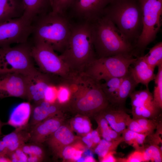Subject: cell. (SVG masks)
Instances as JSON below:
<instances>
[{
  "instance_id": "8d00e7d4",
  "label": "cell",
  "mask_w": 162,
  "mask_h": 162,
  "mask_svg": "<svg viewBox=\"0 0 162 162\" xmlns=\"http://www.w3.org/2000/svg\"><path fill=\"white\" fill-rule=\"evenodd\" d=\"M146 132L148 136L154 134V130L157 128L158 123L156 120L144 118H134Z\"/></svg>"
},
{
  "instance_id": "f546056e",
  "label": "cell",
  "mask_w": 162,
  "mask_h": 162,
  "mask_svg": "<svg viewBox=\"0 0 162 162\" xmlns=\"http://www.w3.org/2000/svg\"><path fill=\"white\" fill-rule=\"evenodd\" d=\"M123 142L124 140L122 136L119 139L112 141H108L104 139H101L95 147L94 152L98 155L100 160L109 152L116 151L119 144Z\"/></svg>"
},
{
  "instance_id": "52a82bcc",
  "label": "cell",
  "mask_w": 162,
  "mask_h": 162,
  "mask_svg": "<svg viewBox=\"0 0 162 162\" xmlns=\"http://www.w3.org/2000/svg\"><path fill=\"white\" fill-rule=\"evenodd\" d=\"M31 46L28 41L12 47H0V75L17 73L26 75L35 69Z\"/></svg>"
},
{
  "instance_id": "9a60e30c",
  "label": "cell",
  "mask_w": 162,
  "mask_h": 162,
  "mask_svg": "<svg viewBox=\"0 0 162 162\" xmlns=\"http://www.w3.org/2000/svg\"><path fill=\"white\" fill-rule=\"evenodd\" d=\"M55 115L31 127L30 131L31 142L41 144L46 141L62 125L61 119Z\"/></svg>"
},
{
  "instance_id": "7bdbcfd3",
  "label": "cell",
  "mask_w": 162,
  "mask_h": 162,
  "mask_svg": "<svg viewBox=\"0 0 162 162\" xmlns=\"http://www.w3.org/2000/svg\"><path fill=\"white\" fill-rule=\"evenodd\" d=\"M82 140L88 148H91L94 147L91 132L86 134V135L82 138Z\"/></svg>"
},
{
  "instance_id": "277c9868",
  "label": "cell",
  "mask_w": 162,
  "mask_h": 162,
  "mask_svg": "<svg viewBox=\"0 0 162 162\" xmlns=\"http://www.w3.org/2000/svg\"><path fill=\"white\" fill-rule=\"evenodd\" d=\"M59 56L75 75L82 73L96 58L90 22L74 23L68 44Z\"/></svg>"
},
{
  "instance_id": "d6986e66",
  "label": "cell",
  "mask_w": 162,
  "mask_h": 162,
  "mask_svg": "<svg viewBox=\"0 0 162 162\" xmlns=\"http://www.w3.org/2000/svg\"><path fill=\"white\" fill-rule=\"evenodd\" d=\"M75 138L68 127L62 125L46 141L52 149L58 154L63 148L73 143Z\"/></svg>"
},
{
  "instance_id": "4fadbf2b",
  "label": "cell",
  "mask_w": 162,
  "mask_h": 162,
  "mask_svg": "<svg viewBox=\"0 0 162 162\" xmlns=\"http://www.w3.org/2000/svg\"><path fill=\"white\" fill-rule=\"evenodd\" d=\"M133 118H147L156 120L161 110L153 101V95L149 88L134 90L130 95Z\"/></svg>"
},
{
  "instance_id": "4dcf8cb0",
  "label": "cell",
  "mask_w": 162,
  "mask_h": 162,
  "mask_svg": "<svg viewBox=\"0 0 162 162\" xmlns=\"http://www.w3.org/2000/svg\"><path fill=\"white\" fill-rule=\"evenodd\" d=\"M158 71L154 79L153 101L154 104L161 110L162 109V64L158 66Z\"/></svg>"
},
{
  "instance_id": "60d3db41",
  "label": "cell",
  "mask_w": 162,
  "mask_h": 162,
  "mask_svg": "<svg viewBox=\"0 0 162 162\" xmlns=\"http://www.w3.org/2000/svg\"><path fill=\"white\" fill-rule=\"evenodd\" d=\"M127 127L128 129L132 131L139 133L145 134L147 135L145 131L141 128L138 122L134 118H131Z\"/></svg>"
},
{
  "instance_id": "f1b7e54d",
  "label": "cell",
  "mask_w": 162,
  "mask_h": 162,
  "mask_svg": "<svg viewBox=\"0 0 162 162\" xmlns=\"http://www.w3.org/2000/svg\"><path fill=\"white\" fill-rule=\"evenodd\" d=\"M146 63L151 67L155 68L162 64V42L156 44L149 49L148 53L142 56Z\"/></svg>"
},
{
  "instance_id": "5bb4252c",
  "label": "cell",
  "mask_w": 162,
  "mask_h": 162,
  "mask_svg": "<svg viewBox=\"0 0 162 162\" xmlns=\"http://www.w3.org/2000/svg\"><path fill=\"white\" fill-rule=\"evenodd\" d=\"M26 98V76L17 73L0 75V98Z\"/></svg>"
},
{
  "instance_id": "1f68e13d",
  "label": "cell",
  "mask_w": 162,
  "mask_h": 162,
  "mask_svg": "<svg viewBox=\"0 0 162 162\" xmlns=\"http://www.w3.org/2000/svg\"><path fill=\"white\" fill-rule=\"evenodd\" d=\"M144 162H161L162 161V147L151 143L142 151Z\"/></svg>"
},
{
  "instance_id": "836d02e7",
  "label": "cell",
  "mask_w": 162,
  "mask_h": 162,
  "mask_svg": "<svg viewBox=\"0 0 162 162\" xmlns=\"http://www.w3.org/2000/svg\"><path fill=\"white\" fill-rule=\"evenodd\" d=\"M74 130L79 134H85L91 132V127L88 119L82 116H77L72 122Z\"/></svg>"
},
{
  "instance_id": "b9f144b4",
  "label": "cell",
  "mask_w": 162,
  "mask_h": 162,
  "mask_svg": "<svg viewBox=\"0 0 162 162\" xmlns=\"http://www.w3.org/2000/svg\"><path fill=\"white\" fill-rule=\"evenodd\" d=\"M115 153L116 151L109 152L100 159V161L103 162H117V159L113 155Z\"/></svg>"
},
{
  "instance_id": "603a6c76",
  "label": "cell",
  "mask_w": 162,
  "mask_h": 162,
  "mask_svg": "<svg viewBox=\"0 0 162 162\" xmlns=\"http://www.w3.org/2000/svg\"><path fill=\"white\" fill-rule=\"evenodd\" d=\"M24 129V128L16 129L14 131L4 136L2 138V140L7 149V155L20 148L30 140V132Z\"/></svg>"
},
{
  "instance_id": "bcb514c9",
  "label": "cell",
  "mask_w": 162,
  "mask_h": 162,
  "mask_svg": "<svg viewBox=\"0 0 162 162\" xmlns=\"http://www.w3.org/2000/svg\"><path fill=\"white\" fill-rule=\"evenodd\" d=\"M85 162H95L96 160L94 158L92 155H89L84 157Z\"/></svg>"
},
{
  "instance_id": "8fae6325",
  "label": "cell",
  "mask_w": 162,
  "mask_h": 162,
  "mask_svg": "<svg viewBox=\"0 0 162 162\" xmlns=\"http://www.w3.org/2000/svg\"><path fill=\"white\" fill-rule=\"evenodd\" d=\"M111 0H74L68 11L71 19L79 22H92L103 15L104 10Z\"/></svg>"
},
{
  "instance_id": "ac0fdd59",
  "label": "cell",
  "mask_w": 162,
  "mask_h": 162,
  "mask_svg": "<svg viewBox=\"0 0 162 162\" xmlns=\"http://www.w3.org/2000/svg\"><path fill=\"white\" fill-rule=\"evenodd\" d=\"M132 64L133 67L130 66L129 70L136 82L148 88L149 83L155 77L154 68L150 66L142 56L136 57Z\"/></svg>"
},
{
  "instance_id": "30bf717a",
  "label": "cell",
  "mask_w": 162,
  "mask_h": 162,
  "mask_svg": "<svg viewBox=\"0 0 162 162\" xmlns=\"http://www.w3.org/2000/svg\"><path fill=\"white\" fill-rule=\"evenodd\" d=\"M32 22L22 15L0 23V47L27 42L32 32Z\"/></svg>"
},
{
  "instance_id": "d590c367",
  "label": "cell",
  "mask_w": 162,
  "mask_h": 162,
  "mask_svg": "<svg viewBox=\"0 0 162 162\" xmlns=\"http://www.w3.org/2000/svg\"><path fill=\"white\" fill-rule=\"evenodd\" d=\"M74 0H50L52 11L60 14H66Z\"/></svg>"
},
{
  "instance_id": "2e32d148",
  "label": "cell",
  "mask_w": 162,
  "mask_h": 162,
  "mask_svg": "<svg viewBox=\"0 0 162 162\" xmlns=\"http://www.w3.org/2000/svg\"><path fill=\"white\" fill-rule=\"evenodd\" d=\"M111 128L121 134L131 119L125 107L110 104L101 112Z\"/></svg>"
},
{
  "instance_id": "ba28073f",
  "label": "cell",
  "mask_w": 162,
  "mask_h": 162,
  "mask_svg": "<svg viewBox=\"0 0 162 162\" xmlns=\"http://www.w3.org/2000/svg\"><path fill=\"white\" fill-rule=\"evenodd\" d=\"M134 57L118 55L96 58L82 73L98 81L110 78L124 77L136 59Z\"/></svg>"
},
{
  "instance_id": "7c38bea8",
  "label": "cell",
  "mask_w": 162,
  "mask_h": 162,
  "mask_svg": "<svg viewBox=\"0 0 162 162\" xmlns=\"http://www.w3.org/2000/svg\"><path fill=\"white\" fill-rule=\"evenodd\" d=\"M26 98L35 103L44 100L45 91L49 85L59 84L63 80L57 76L46 74L34 69L26 75Z\"/></svg>"
},
{
  "instance_id": "ab89813d",
  "label": "cell",
  "mask_w": 162,
  "mask_h": 162,
  "mask_svg": "<svg viewBox=\"0 0 162 162\" xmlns=\"http://www.w3.org/2000/svg\"><path fill=\"white\" fill-rule=\"evenodd\" d=\"M117 162H144L142 151L135 150L126 158H118Z\"/></svg>"
},
{
  "instance_id": "ffe728a7",
  "label": "cell",
  "mask_w": 162,
  "mask_h": 162,
  "mask_svg": "<svg viewBox=\"0 0 162 162\" xmlns=\"http://www.w3.org/2000/svg\"><path fill=\"white\" fill-rule=\"evenodd\" d=\"M32 107L29 102L21 103L11 111L8 121L4 125H11L16 129L24 128L28 124Z\"/></svg>"
},
{
  "instance_id": "74e56055",
  "label": "cell",
  "mask_w": 162,
  "mask_h": 162,
  "mask_svg": "<svg viewBox=\"0 0 162 162\" xmlns=\"http://www.w3.org/2000/svg\"><path fill=\"white\" fill-rule=\"evenodd\" d=\"M58 85L52 84L47 87L44 93V100L50 103L57 101V86Z\"/></svg>"
},
{
  "instance_id": "4316f807",
  "label": "cell",
  "mask_w": 162,
  "mask_h": 162,
  "mask_svg": "<svg viewBox=\"0 0 162 162\" xmlns=\"http://www.w3.org/2000/svg\"><path fill=\"white\" fill-rule=\"evenodd\" d=\"M124 142L132 146L136 150L142 151L144 143L148 135L132 131L126 128L122 133Z\"/></svg>"
},
{
  "instance_id": "5b68a950",
  "label": "cell",
  "mask_w": 162,
  "mask_h": 162,
  "mask_svg": "<svg viewBox=\"0 0 162 162\" xmlns=\"http://www.w3.org/2000/svg\"><path fill=\"white\" fill-rule=\"evenodd\" d=\"M103 16L113 22L135 48L143 29L142 13L138 0H111Z\"/></svg>"
},
{
  "instance_id": "8992f818",
  "label": "cell",
  "mask_w": 162,
  "mask_h": 162,
  "mask_svg": "<svg viewBox=\"0 0 162 162\" xmlns=\"http://www.w3.org/2000/svg\"><path fill=\"white\" fill-rule=\"evenodd\" d=\"M142 13L143 29L135 46L136 57L144 55L147 46L155 39L162 24V0H138Z\"/></svg>"
},
{
  "instance_id": "3957f363",
  "label": "cell",
  "mask_w": 162,
  "mask_h": 162,
  "mask_svg": "<svg viewBox=\"0 0 162 162\" xmlns=\"http://www.w3.org/2000/svg\"><path fill=\"white\" fill-rule=\"evenodd\" d=\"M96 58L122 55L135 57V48L110 20L103 16L90 22Z\"/></svg>"
},
{
  "instance_id": "cb8c5ba5",
  "label": "cell",
  "mask_w": 162,
  "mask_h": 162,
  "mask_svg": "<svg viewBox=\"0 0 162 162\" xmlns=\"http://www.w3.org/2000/svg\"><path fill=\"white\" fill-rule=\"evenodd\" d=\"M138 84L129 71L124 77L120 85L115 105L125 107L126 101Z\"/></svg>"
},
{
  "instance_id": "d4e9b609",
  "label": "cell",
  "mask_w": 162,
  "mask_h": 162,
  "mask_svg": "<svg viewBox=\"0 0 162 162\" xmlns=\"http://www.w3.org/2000/svg\"><path fill=\"white\" fill-rule=\"evenodd\" d=\"M124 76L108 78L102 80L104 81L103 83L100 82L101 88L110 104L116 105L119 87Z\"/></svg>"
},
{
  "instance_id": "ee69618b",
  "label": "cell",
  "mask_w": 162,
  "mask_h": 162,
  "mask_svg": "<svg viewBox=\"0 0 162 162\" xmlns=\"http://www.w3.org/2000/svg\"><path fill=\"white\" fill-rule=\"evenodd\" d=\"M92 140L95 147L101 140L100 134L98 129L92 130L91 131Z\"/></svg>"
},
{
  "instance_id": "7402d4cb",
  "label": "cell",
  "mask_w": 162,
  "mask_h": 162,
  "mask_svg": "<svg viewBox=\"0 0 162 162\" xmlns=\"http://www.w3.org/2000/svg\"><path fill=\"white\" fill-rule=\"evenodd\" d=\"M23 16L32 22L41 14L52 11L50 0H22Z\"/></svg>"
},
{
  "instance_id": "6da1fadb",
  "label": "cell",
  "mask_w": 162,
  "mask_h": 162,
  "mask_svg": "<svg viewBox=\"0 0 162 162\" xmlns=\"http://www.w3.org/2000/svg\"><path fill=\"white\" fill-rule=\"evenodd\" d=\"M71 20L67 14L52 11L38 16L32 22L33 43H44L61 53L71 36L74 25Z\"/></svg>"
},
{
  "instance_id": "7a4b0ae2",
  "label": "cell",
  "mask_w": 162,
  "mask_h": 162,
  "mask_svg": "<svg viewBox=\"0 0 162 162\" xmlns=\"http://www.w3.org/2000/svg\"><path fill=\"white\" fill-rule=\"evenodd\" d=\"M68 83L70 97L65 106L73 111L97 115L110 105L100 81L81 73L75 75Z\"/></svg>"
},
{
  "instance_id": "44dd1931",
  "label": "cell",
  "mask_w": 162,
  "mask_h": 162,
  "mask_svg": "<svg viewBox=\"0 0 162 162\" xmlns=\"http://www.w3.org/2000/svg\"><path fill=\"white\" fill-rule=\"evenodd\" d=\"M22 1L17 0H0V23L19 18L23 14Z\"/></svg>"
},
{
  "instance_id": "f35d334b",
  "label": "cell",
  "mask_w": 162,
  "mask_h": 162,
  "mask_svg": "<svg viewBox=\"0 0 162 162\" xmlns=\"http://www.w3.org/2000/svg\"><path fill=\"white\" fill-rule=\"evenodd\" d=\"M7 156L11 162H28L27 156L20 148L9 153L7 155Z\"/></svg>"
},
{
  "instance_id": "484cf974",
  "label": "cell",
  "mask_w": 162,
  "mask_h": 162,
  "mask_svg": "<svg viewBox=\"0 0 162 162\" xmlns=\"http://www.w3.org/2000/svg\"><path fill=\"white\" fill-rule=\"evenodd\" d=\"M96 120L98 124V130L103 139L109 141L117 140L121 137V135L112 129L100 112L97 114Z\"/></svg>"
},
{
  "instance_id": "e0dca14e",
  "label": "cell",
  "mask_w": 162,
  "mask_h": 162,
  "mask_svg": "<svg viewBox=\"0 0 162 162\" xmlns=\"http://www.w3.org/2000/svg\"><path fill=\"white\" fill-rule=\"evenodd\" d=\"M64 106L57 101L50 103L43 100L35 103L32 107L31 115V127L48 118L57 114Z\"/></svg>"
},
{
  "instance_id": "d6a6232c",
  "label": "cell",
  "mask_w": 162,
  "mask_h": 162,
  "mask_svg": "<svg viewBox=\"0 0 162 162\" xmlns=\"http://www.w3.org/2000/svg\"><path fill=\"white\" fill-rule=\"evenodd\" d=\"M82 147L78 145H71L63 148L58 154L63 159L77 161L82 156L84 150Z\"/></svg>"
},
{
  "instance_id": "f6af8a7d",
  "label": "cell",
  "mask_w": 162,
  "mask_h": 162,
  "mask_svg": "<svg viewBox=\"0 0 162 162\" xmlns=\"http://www.w3.org/2000/svg\"><path fill=\"white\" fill-rule=\"evenodd\" d=\"M8 151L6 146L2 140H0V157L7 156Z\"/></svg>"
},
{
  "instance_id": "7dc6e473",
  "label": "cell",
  "mask_w": 162,
  "mask_h": 162,
  "mask_svg": "<svg viewBox=\"0 0 162 162\" xmlns=\"http://www.w3.org/2000/svg\"><path fill=\"white\" fill-rule=\"evenodd\" d=\"M4 125V123L2 122H1L0 119V135H1V129L2 127Z\"/></svg>"
},
{
  "instance_id": "83f0119b",
  "label": "cell",
  "mask_w": 162,
  "mask_h": 162,
  "mask_svg": "<svg viewBox=\"0 0 162 162\" xmlns=\"http://www.w3.org/2000/svg\"><path fill=\"white\" fill-rule=\"evenodd\" d=\"M40 144L33 142L25 143L20 147L27 156L28 162H39L43 160L44 153Z\"/></svg>"
},
{
  "instance_id": "9c48e42d",
  "label": "cell",
  "mask_w": 162,
  "mask_h": 162,
  "mask_svg": "<svg viewBox=\"0 0 162 162\" xmlns=\"http://www.w3.org/2000/svg\"><path fill=\"white\" fill-rule=\"evenodd\" d=\"M31 54L42 72L64 80H70L75 75L71 72L59 55L44 43H33Z\"/></svg>"
},
{
  "instance_id": "e575fe53",
  "label": "cell",
  "mask_w": 162,
  "mask_h": 162,
  "mask_svg": "<svg viewBox=\"0 0 162 162\" xmlns=\"http://www.w3.org/2000/svg\"><path fill=\"white\" fill-rule=\"evenodd\" d=\"M70 97V92L68 80L64 81L57 86L56 100L65 106L69 101Z\"/></svg>"
}]
</instances>
